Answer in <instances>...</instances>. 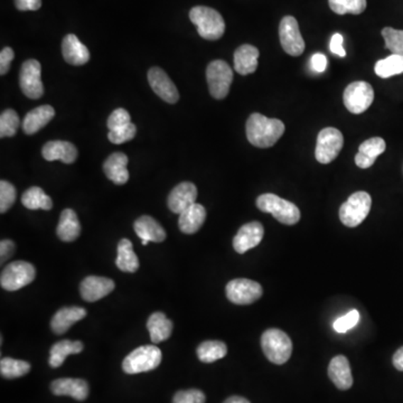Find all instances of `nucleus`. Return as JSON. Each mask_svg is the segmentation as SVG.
Here are the masks:
<instances>
[{"instance_id":"obj_1","label":"nucleus","mask_w":403,"mask_h":403,"mask_svg":"<svg viewBox=\"0 0 403 403\" xmlns=\"http://www.w3.org/2000/svg\"><path fill=\"white\" fill-rule=\"evenodd\" d=\"M247 138L258 148L272 147L285 133L282 120L270 119L261 114H252L245 125Z\"/></svg>"},{"instance_id":"obj_2","label":"nucleus","mask_w":403,"mask_h":403,"mask_svg":"<svg viewBox=\"0 0 403 403\" xmlns=\"http://www.w3.org/2000/svg\"><path fill=\"white\" fill-rule=\"evenodd\" d=\"M189 19L199 36L207 40H218L226 32V23L221 13L205 6H197L189 11Z\"/></svg>"},{"instance_id":"obj_3","label":"nucleus","mask_w":403,"mask_h":403,"mask_svg":"<svg viewBox=\"0 0 403 403\" xmlns=\"http://www.w3.org/2000/svg\"><path fill=\"white\" fill-rule=\"evenodd\" d=\"M257 206L265 213H270L273 218L286 226H294L300 220V211L294 203L279 197L275 194H263L258 197Z\"/></svg>"},{"instance_id":"obj_4","label":"nucleus","mask_w":403,"mask_h":403,"mask_svg":"<svg viewBox=\"0 0 403 403\" xmlns=\"http://www.w3.org/2000/svg\"><path fill=\"white\" fill-rule=\"evenodd\" d=\"M261 348L271 363L282 365L292 356V342L290 337L280 329H270L261 336Z\"/></svg>"},{"instance_id":"obj_5","label":"nucleus","mask_w":403,"mask_h":403,"mask_svg":"<svg viewBox=\"0 0 403 403\" xmlns=\"http://www.w3.org/2000/svg\"><path fill=\"white\" fill-rule=\"evenodd\" d=\"M162 354L155 345H145L136 348L122 362V369L127 374L153 371L160 366Z\"/></svg>"},{"instance_id":"obj_6","label":"nucleus","mask_w":403,"mask_h":403,"mask_svg":"<svg viewBox=\"0 0 403 403\" xmlns=\"http://www.w3.org/2000/svg\"><path fill=\"white\" fill-rule=\"evenodd\" d=\"M372 199L366 192H356L340 209L341 222L348 228L360 226L371 211Z\"/></svg>"},{"instance_id":"obj_7","label":"nucleus","mask_w":403,"mask_h":403,"mask_svg":"<svg viewBox=\"0 0 403 403\" xmlns=\"http://www.w3.org/2000/svg\"><path fill=\"white\" fill-rule=\"evenodd\" d=\"M206 80L211 96L222 100L228 96L230 91L233 81V71L226 61L215 60L207 67Z\"/></svg>"},{"instance_id":"obj_8","label":"nucleus","mask_w":403,"mask_h":403,"mask_svg":"<svg viewBox=\"0 0 403 403\" xmlns=\"http://www.w3.org/2000/svg\"><path fill=\"white\" fill-rule=\"evenodd\" d=\"M36 270L32 263L26 261H13L1 271L0 285L4 289L16 292L34 282Z\"/></svg>"},{"instance_id":"obj_9","label":"nucleus","mask_w":403,"mask_h":403,"mask_svg":"<svg viewBox=\"0 0 403 403\" xmlns=\"http://www.w3.org/2000/svg\"><path fill=\"white\" fill-rule=\"evenodd\" d=\"M344 145V137L336 128H325L317 136L315 156L321 164H329L340 155Z\"/></svg>"},{"instance_id":"obj_10","label":"nucleus","mask_w":403,"mask_h":403,"mask_svg":"<svg viewBox=\"0 0 403 403\" xmlns=\"http://www.w3.org/2000/svg\"><path fill=\"white\" fill-rule=\"evenodd\" d=\"M343 99L346 109L350 114H363L373 104L374 90L370 83L356 81L345 89Z\"/></svg>"},{"instance_id":"obj_11","label":"nucleus","mask_w":403,"mask_h":403,"mask_svg":"<svg viewBox=\"0 0 403 403\" xmlns=\"http://www.w3.org/2000/svg\"><path fill=\"white\" fill-rule=\"evenodd\" d=\"M263 287L250 279H234L226 285V297L236 305H250L263 296Z\"/></svg>"},{"instance_id":"obj_12","label":"nucleus","mask_w":403,"mask_h":403,"mask_svg":"<svg viewBox=\"0 0 403 403\" xmlns=\"http://www.w3.org/2000/svg\"><path fill=\"white\" fill-rule=\"evenodd\" d=\"M279 38L282 48L287 54L299 56L305 50V42L299 31L297 19L292 16H286L280 21Z\"/></svg>"},{"instance_id":"obj_13","label":"nucleus","mask_w":403,"mask_h":403,"mask_svg":"<svg viewBox=\"0 0 403 403\" xmlns=\"http://www.w3.org/2000/svg\"><path fill=\"white\" fill-rule=\"evenodd\" d=\"M40 74H42V67L40 62L36 60H27L21 65L19 83L21 91L27 98L36 100L44 94Z\"/></svg>"},{"instance_id":"obj_14","label":"nucleus","mask_w":403,"mask_h":403,"mask_svg":"<svg viewBox=\"0 0 403 403\" xmlns=\"http://www.w3.org/2000/svg\"><path fill=\"white\" fill-rule=\"evenodd\" d=\"M148 82L151 89L162 100L168 104H176L180 100V93L175 84L160 67H151L148 71Z\"/></svg>"},{"instance_id":"obj_15","label":"nucleus","mask_w":403,"mask_h":403,"mask_svg":"<svg viewBox=\"0 0 403 403\" xmlns=\"http://www.w3.org/2000/svg\"><path fill=\"white\" fill-rule=\"evenodd\" d=\"M265 228L260 222H250L240 228L233 239V248L238 253L243 255L250 249L257 247L263 241Z\"/></svg>"},{"instance_id":"obj_16","label":"nucleus","mask_w":403,"mask_h":403,"mask_svg":"<svg viewBox=\"0 0 403 403\" xmlns=\"http://www.w3.org/2000/svg\"><path fill=\"white\" fill-rule=\"evenodd\" d=\"M114 289V280L106 277L89 276L80 285L81 296L89 302L102 299Z\"/></svg>"},{"instance_id":"obj_17","label":"nucleus","mask_w":403,"mask_h":403,"mask_svg":"<svg viewBox=\"0 0 403 403\" xmlns=\"http://www.w3.org/2000/svg\"><path fill=\"white\" fill-rule=\"evenodd\" d=\"M197 199V186L189 182L178 184L170 192L168 197V207L172 213L181 214L182 212L193 205Z\"/></svg>"},{"instance_id":"obj_18","label":"nucleus","mask_w":403,"mask_h":403,"mask_svg":"<svg viewBox=\"0 0 403 403\" xmlns=\"http://www.w3.org/2000/svg\"><path fill=\"white\" fill-rule=\"evenodd\" d=\"M62 54H63L65 62L75 67L84 65L90 60V52L88 48L74 34L67 35L63 38Z\"/></svg>"},{"instance_id":"obj_19","label":"nucleus","mask_w":403,"mask_h":403,"mask_svg":"<svg viewBox=\"0 0 403 403\" xmlns=\"http://www.w3.org/2000/svg\"><path fill=\"white\" fill-rule=\"evenodd\" d=\"M42 155L48 162L62 160L65 164H73L77 158V149L69 141H48L43 147Z\"/></svg>"},{"instance_id":"obj_20","label":"nucleus","mask_w":403,"mask_h":403,"mask_svg":"<svg viewBox=\"0 0 403 403\" xmlns=\"http://www.w3.org/2000/svg\"><path fill=\"white\" fill-rule=\"evenodd\" d=\"M133 228L137 236L140 238L143 245H147L148 242L160 243L166 239V231L164 228L154 218L148 215H143L138 220H136Z\"/></svg>"},{"instance_id":"obj_21","label":"nucleus","mask_w":403,"mask_h":403,"mask_svg":"<svg viewBox=\"0 0 403 403\" xmlns=\"http://www.w3.org/2000/svg\"><path fill=\"white\" fill-rule=\"evenodd\" d=\"M50 390L55 395H67L77 401L88 398L89 385L82 379H57L50 385Z\"/></svg>"},{"instance_id":"obj_22","label":"nucleus","mask_w":403,"mask_h":403,"mask_svg":"<svg viewBox=\"0 0 403 403\" xmlns=\"http://www.w3.org/2000/svg\"><path fill=\"white\" fill-rule=\"evenodd\" d=\"M87 316V311L81 307H64L56 311L50 321V329L55 334L63 335L75 323L80 321Z\"/></svg>"},{"instance_id":"obj_23","label":"nucleus","mask_w":403,"mask_h":403,"mask_svg":"<svg viewBox=\"0 0 403 403\" xmlns=\"http://www.w3.org/2000/svg\"><path fill=\"white\" fill-rule=\"evenodd\" d=\"M385 148H387V145H385V139L380 138V137H374V138L364 141L358 148V155L355 156L356 166L363 170L371 167L377 157L385 153Z\"/></svg>"},{"instance_id":"obj_24","label":"nucleus","mask_w":403,"mask_h":403,"mask_svg":"<svg viewBox=\"0 0 403 403\" xmlns=\"http://www.w3.org/2000/svg\"><path fill=\"white\" fill-rule=\"evenodd\" d=\"M329 377L335 387H338L340 390L350 389L353 385V377L348 358L343 355L335 356L329 363Z\"/></svg>"},{"instance_id":"obj_25","label":"nucleus","mask_w":403,"mask_h":403,"mask_svg":"<svg viewBox=\"0 0 403 403\" xmlns=\"http://www.w3.org/2000/svg\"><path fill=\"white\" fill-rule=\"evenodd\" d=\"M127 155L123 154V153H114L104 162V174L114 184L123 185L129 180V172L127 170Z\"/></svg>"},{"instance_id":"obj_26","label":"nucleus","mask_w":403,"mask_h":403,"mask_svg":"<svg viewBox=\"0 0 403 403\" xmlns=\"http://www.w3.org/2000/svg\"><path fill=\"white\" fill-rule=\"evenodd\" d=\"M55 116V110L53 106H40L35 108L32 111L25 116L23 120V131L26 135H34L45 127L50 120Z\"/></svg>"},{"instance_id":"obj_27","label":"nucleus","mask_w":403,"mask_h":403,"mask_svg":"<svg viewBox=\"0 0 403 403\" xmlns=\"http://www.w3.org/2000/svg\"><path fill=\"white\" fill-rule=\"evenodd\" d=\"M205 219H206L205 207L203 205L194 203L189 209H186L184 212L180 214L178 226H180L183 233H197L199 228H202V226L204 224Z\"/></svg>"},{"instance_id":"obj_28","label":"nucleus","mask_w":403,"mask_h":403,"mask_svg":"<svg viewBox=\"0 0 403 403\" xmlns=\"http://www.w3.org/2000/svg\"><path fill=\"white\" fill-rule=\"evenodd\" d=\"M259 50L255 46L244 44L234 53V70L239 74L248 75L255 73L258 67Z\"/></svg>"},{"instance_id":"obj_29","label":"nucleus","mask_w":403,"mask_h":403,"mask_svg":"<svg viewBox=\"0 0 403 403\" xmlns=\"http://www.w3.org/2000/svg\"><path fill=\"white\" fill-rule=\"evenodd\" d=\"M56 234L64 242H72L77 240L81 234L80 221L77 213L71 209H67L61 213L59 226L56 228Z\"/></svg>"},{"instance_id":"obj_30","label":"nucleus","mask_w":403,"mask_h":403,"mask_svg":"<svg viewBox=\"0 0 403 403\" xmlns=\"http://www.w3.org/2000/svg\"><path fill=\"white\" fill-rule=\"evenodd\" d=\"M147 329L150 335L151 342L158 344L170 338L172 333V323L165 314L156 311V313L151 314L149 317L147 321Z\"/></svg>"},{"instance_id":"obj_31","label":"nucleus","mask_w":403,"mask_h":403,"mask_svg":"<svg viewBox=\"0 0 403 403\" xmlns=\"http://www.w3.org/2000/svg\"><path fill=\"white\" fill-rule=\"evenodd\" d=\"M83 350V343L80 341L63 340L55 344L50 348V365L52 368H60L65 361V358L71 354H79Z\"/></svg>"},{"instance_id":"obj_32","label":"nucleus","mask_w":403,"mask_h":403,"mask_svg":"<svg viewBox=\"0 0 403 403\" xmlns=\"http://www.w3.org/2000/svg\"><path fill=\"white\" fill-rule=\"evenodd\" d=\"M116 265L123 272H136L139 269V259L133 249V243L122 239L118 244V257Z\"/></svg>"},{"instance_id":"obj_33","label":"nucleus","mask_w":403,"mask_h":403,"mask_svg":"<svg viewBox=\"0 0 403 403\" xmlns=\"http://www.w3.org/2000/svg\"><path fill=\"white\" fill-rule=\"evenodd\" d=\"M21 203L28 210L50 211L53 207V202L40 187H31L23 194Z\"/></svg>"},{"instance_id":"obj_34","label":"nucleus","mask_w":403,"mask_h":403,"mask_svg":"<svg viewBox=\"0 0 403 403\" xmlns=\"http://www.w3.org/2000/svg\"><path fill=\"white\" fill-rule=\"evenodd\" d=\"M197 353L199 361L203 363H213L226 355L228 348L221 341H206L199 345Z\"/></svg>"},{"instance_id":"obj_35","label":"nucleus","mask_w":403,"mask_h":403,"mask_svg":"<svg viewBox=\"0 0 403 403\" xmlns=\"http://www.w3.org/2000/svg\"><path fill=\"white\" fill-rule=\"evenodd\" d=\"M375 73L377 77H382V79L402 74L403 55L392 54V55L387 56V59L380 60L375 64Z\"/></svg>"},{"instance_id":"obj_36","label":"nucleus","mask_w":403,"mask_h":403,"mask_svg":"<svg viewBox=\"0 0 403 403\" xmlns=\"http://www.w3.org/2000/svg\"><path fill=\"white\" fill-rule=\"evenodd\" d=\"M30 371L31 364L28 362L11 358H4L0 361V373L6 379H17L26 375Z\"/></svg>"},{"instance_id":"obj_37","label":"nucleus","mask_w":403,"mask_h":403,"mask_svg":"<svg viewBox=\"0 0 403 403\" xmlns=\"http://www.w3.org/2000/svg\"><path fill=\"white\" fill-rule=\"evenodd\" d=\"M329 4L337 15H360L366 9V0H329Z\"/></svg>"},{"instance_id":"obj_38","label":"nucleus","mask_w":403,"mask_h":403,"mask_svg":"<svg viewBox=\"0 0 403 403\" xmlns=\"http://www.w3.org/2000/svg\"><path fill=\"white\" fill-rule=\"evenodd\" d=\"M21 126L18 114L15 110L7 109L0 116V137H13Z\"/></svg>"},{"instance_id":"obj_39","label":"nucleus","mask_w":403,"mask_h":403,"mask_svg":"<svg viewBox=\"0 0 403 403\" xmlns=\"http://www.w3.org/2000/svg\"><path fill=\"white\" fill-rule=\"evenodd\" d=\"M385 40V48L391 53L403 55V31L394 30L392 27H385L382 30Z\"/></svg>"},{"instance_id":"obj_40","label":"nucleus","mask_w":403,"mask_h":403,"mask_svg":"<svg viewBox=\"0 0 403 403\" xmlns=\"http://www.w3.org/2000/svg\"><path fill=\"white\" fill-rule=\"evenodd\" d=\"M16 201V189L7 181L0 182V212L5 213Z\"/></svg>"},{"instance_id":"obj_41","label":"nucleus","mask_w":403,"mask_h":403,"mask_svg":"<svg viewBox=\"0 0 403 403\" xmlns=\"http://www.w3.org/2000/svg\"><path fill=\"white\" fill-rule=\"evenodd\" d=\"M136 133H137V127L133 123L125 126V127L119 128L117 131H112L108 133V139L112 143L120 145V143H125L127 141L133 140L135 138Z\"/></svg>"},{"instance_id":"obj_42","label":"nucleus","mask_w":403,"mask_h":403,"mask_svg":"<svg viewBox=\"0 0 403 403\" xmlns=\"http://www.w3.org/2000/svg\"><path fill=\"white\" fill-rule=\"evenodd\" d=\"M358 321H360V314L356 309H353L350 313L335 321L334 329L338 333H346L353 327H355Z\"/></svg>"},{"instance_id":"obj_43","label":"nucleus","mask_w":403,"mask_h":403,"mask_svg":"<svg viewBox=\"0 0 403 403\" xmlns=\"http://www.w3.org/2000/svg\"><path fill=\"white\" fill-rule=\"evenodd\" d=\"M131 114L126 109L114 110L111 114H110L109 119L106 121V126L109 128V131H117L119 128L125 127V126L129 125L131 123Z\"/></svg>"},{"instance_id":"obj_44","label":"nucleus","mask_w":403,"mask_h":403,"mask_svg":"<svg viewBox=\"0 0 403 403\" xmlns=\"http://www.w3.org/2000/svg\"><path fill=\"white\" fill-rule=\"evenodd\" d=\"M172 403H205V394L197 389L178 391L174 395Z\"/></svg>"},{"instance_id":"obj_45","label":"nucleus","mask_w":403,"mask_h":403,"mask_svg":"<svg viewBox=\"0 0 403 403\" xmlns=\"http://www.w3.org/2000/svg\"><path fill=\"white\" fill-rule=\"evenodd\" d=\"M15 57L13 48H5L0 52V74L5 75L9 71L11 62Z\"/></svg>"},{"instance_id":"obj_46","label":"nucleus","mask_w":403,"mask_h":403,"mask_svg":"<svg viewBox=\"0 0 403 403\" xmlns=\"http://www.w3.org/2000/svg\"><path fill=\"white\" fill-rule=\"evenodd\" d=\"M343 42H344V38H343L342 35L340 33H336V34L333 35L332 38H331V44H329L331 52L335 55L340 56V57L346 56V52L343 48Z\"/></svg>"},{"instance_id":"obj_47","label":"nucleus","mask_w":403,"mask_h":403,"mask_svg":"<svg viewBox=\"0 0 403 403\" xmlns=\"http://www.w3.org/2000/svg\"><path fill=\"white\" fill-rule=\"evenodd\" d=\"M311 67L313 71L323 73L327 69V57L321 53H316L311 56Z\"/></svg>"},{"instance_id":"obj_48","label":"nucleus","mask_w":403,"mask_h":403,"mask_svg":"<svg viewBox=\"0 0 403 403\" xmlns=\"http://www.w3.org/2000/svg\"><path fill=\"white\" fill-rule=\"evenodd\" d=\"M15 252V243L11 240H3L0 242V259L1 263L9 260V258L13 255Z\"/></svg>"},{"instance_id":"obj_49","label":"nucleus","mask_w":403,"mask_h":403,"mask_svg":"<svg viewBox=\"0 0 403 403\" xmlns=\"http://www.w3.org/2000/svg\"><path fill=\"white\" fill-rule=\"evenodd\" d=\"M15 6L18 11H38L42 6V0H15Z\"/></svg>"},{"instance_id":"obj_50","label":"nucleus","mask_w":403,"mask_h":403,"mask_svg":"<svg viewBox=\"0 0 403 403\" xmlns=\"http://www.w3.org/2000/svg\"><path fill=\"white\" fill-rule=\"evenodd\" d=\"M392 362L395 369L403 372V346L394 353Z\"/></svg>"},{"instance_id":"obj_51","label":"nucleus","mask_w":403,"mask_h":403,"mask_svg":"<svg viewBox=\"0 0 403 403\" xmlns=\"http://www.w3.org/2000/svg\"><path fill=\"white\" fill-rule=\"evenodd\" d=\"M223 403H250V401L243 398V397L233 395V397H230V398L226 399V400Z\"/></svg>"}]
</instances>
